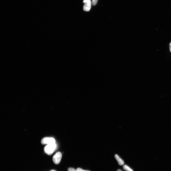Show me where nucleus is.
<instances>
[{"instance_id":"obj_10","label":"nucleus","mask_w":171,"mask_h":171,"mask_svg":"<svg viewBox=\"0 0 171 171\" xmlns=\"http://www.w3.org/2000/svg\"><path fill=\"white\" fill-rule=\"evenodd\" d=\"M90 1V0H84L83 2V3H85L88 2Z\"/></svg>"},{"instance_id":"obj_6","label":"nucleus","mask_w":171,"mask_h":171,"mask_svg":"<svg viewBox=\"0 0 171 171\" xmlns=\"http://www.w3.org/2000/svg\"><path fill=\"white\" fill-rule=\"evenodd\" d=\"M123 169L126 171H133L132 169L126 165H124L123 166Z\"/></svg>"},{"instance_id":"obj_11","label":"nucleus","mask_w":171,"mask_h":171,"mask_svg":"<svg viewBox=\"0 0 171 171\" xmlns=\"http://www.w3.org/2000/svg\"><path fill=\"white\" fill-rule=\"evenodd\" d=\"M169 49L170 51L171 52V42L169 44Z\"/></svg>"},{"instance_id":"obj_4","label":"nucleus","mask_w":171,"mask_h":171,"mask_svg":"<svg viewBox=\"0 0 171 171\" xmlns=\"http://www.w3.org/2000/svg\"><path fill=\"white\" fill-rule=\"evenodd\" d=\"M92 3L91 1L89 2L84 3L83 6V10L85 11H89L91 8Z\"/></svg>"},{"instance_id":"obj_8","label":"nucleus","mask_w":171,"mask_h":171,"mask_svg":"<svg viewBox=\"0 0 171 171\" xmlns=\"http://www.w3.org/2000/svg\"><path fill=\"white\" fill-rule=\"evenodd\" d=\"M68 171H77V170H76L74 168H69L68 169Z\"/></svg>"},{"instance_id":"obj_9","label":"nucleus","mask_w":171,"mask_h":171,"mask_svg":"<svg viewBox=\"0 0 171 171\" xmlns=\"http://www.w3.org/2000/svg\"><path fill=\"white\" fill-rule=\"evenodd\" d=\"M76 170L77 171H90L88 170H84L80 168H77Z\"/></svg>"},{"instance_id":"obj_7","label":"nucleus","mask_w":171,"mask_h":171,"mask_svg":"<svg viewBox=\"0 0 171 171\" xmlns=\"http://www.w3.org/2000/svg\"><path fill=\"white\" fill-rule=\"evenodd\" d=\"M98 0H92L91 2L93 6L96 5L98 1Z\"/></svg>"},{"instance_id":"obj_12","label":"nucleus","mask_w":171,"mask_h":171,"mask_svg":"<svg viewBox=\"0 0 171 171\" xmlns=\"http://www.w3.org/2000/svg\"><path fill=\"white\" fill-rule=\"evenodd\" d=\"M117 171H122L120 169H118Z\"/></svg>"},{"instance_id":"obj_3","label":"nucleus","mask_w":171,"mask_h":171,"mask_svg":"<svg viewBox=\"0 0 171 171\" xmlns=\"http://www.w3.org/2000/svg\"><path fill=\"white\" fill-rule=\"evenodd\" d=\"M41 142L42 144L48 145L56 143V141L52 138L45 137L41 140Z\"/></svg>"},{"instance_id":"obj_5","label":"nucleus","mask_w":171,"mask_h":171,"mask_svg":"<svg viewBox=\"0 0 171 171\" xmlns=\"http://www.w3.org/2000/svg\"><path fill=\"white\" fill-rule=\"evenodd\" d=\"M115 157L119 165L122 166L124 164V161L120 158L118 155L117 154H115Z\"/></svg>"},{"instance_id":"obj_1","label":"nucleus","mask_w":171,"mask_h":171,"mask_svg":"<svg viewBox=\"0 0 171 171\" xmlns=\"http://www.w3.org/2000/svg\"><path fill=\"white\" fill-rule=\"evenodd\" d=\"M56 147V143L48 145L44 148L45 153L49 155L52 154L55 150Z\"/></svg>"},{"instance_id":"obj_2","label":"nucleus","mask_w":171,"mask_h":171,"mask_svg":"<svg viewBox=\"0 0 171 171\" xmlns=\"http://www.w3.org/2000/svg\"><path fill=\"white\" fill-rule=\"evenodd\" d=\"M62 156L61 153L60 152L56 153L53 158V160L55 164H59L61 160Z\"/></svg>"},{"instance_id":"obj_13","label":"nucleus","mask_w":171,"mask_h":171,"mask_svg":"<svg viewBox=\"0 0 171 171\" xmlns=\"http://www.w3.org/2000/svg\"><path fill=\"white\" fill-rule=\"evenodd\" d=\"M51 171H56L55 170H52Z\"/></svg>"}]
</instances>
